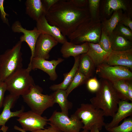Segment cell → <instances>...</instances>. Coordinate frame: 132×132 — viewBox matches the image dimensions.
I'll use <instances>...</instances> for the list:
<instances>
[{
    "label": "cell",
    "mask_w": 132,
    "mask_h": 132,
    "mask_svg": "<svg viewBox=\"0 0 132 132\" xmlns=\"http://www.w3.org/2000/svg\"><path fill=\"white\" fill-rule=\"evenodd\" d=\"M45 16L49 23L57 27L65 36L71 35L91 17L88 7L78 6L71 0H58Z\"/></svg>",
    "instance_id": "cell-1"
},
{
    "label": "cell",
    "mask_w": 132,
    "mask_h": 132,
    "mask_svg": "<svg viewBox=\"0 0 132 132\" xmlns=\"http://www.w3.org/2000/svg\"><path fill=\"white\" fill-rule=\"evenodd\" d=\"M99 82L100 87L95 96L90 99L91 103L96 108L102 110L104 116L112 117L121 100L111 82L101 78Z\"/></svg>",
    "instance_id": "cell-2"
},
{
    "label": "cell",
    "mask_w": 132,
    "mask_h": 132,
    "mask_svg": "<svg viewBox=\"0 0 132 132\" xmlns=\"http://www.w3.org/2000/svg\"><path fill=\"white\" fill-rule=\"evenodd\" d=\"M22 43L19 41L0 55V81H4L13 73L22 68Z\"/></svg>",
    "instance_id": "cell-3"
},
{
    "label": "cell",
    "mask_w": 132,
    "mask_h": 132,
    "mask_svg": "<svg viewBox=\"0 0 132 132\" xmlns=\"http://www.w3.org/2000/svg\"><path fill=\"white\" fill-rule=\"evenodd\" d=\"M27 68H22L13 73L4 81L10 94L19 97L27 93L35 85Z\"/></svg>",
    "instance_id": "cell-4"
},
{
    "label": "cell",
    "mask_w": 132,
    "mask_h": 132,
    "mask_svg": "<svg viewBox=\"0 0 132 132\" xmlns=\"http://www.w3.org/2000/svg\"><path fill=\"white\" fill-rule=\"evenodd\" d=\"M101 31L102 24L100 22L91 17L68 37L70 42L75 44L83 42L96 44L99 42Z\"/></svg>",
    "instance_id": "cell-5"
},
{
    "label": "cell",
    "mask_w": 132,
    "mask_h": 132,
    "mask_svg": "<svg viewBox=\"0 0 132 132\" xmlns=\"http://www.w3.org/2000/svg\"><path fill=\"white\" fill-rule=\"evenodd\" d=\"M74 114L81 120L83 130L89 131L92 126H96L100 131L106 124L103 111L96 108L91 103L81 104Z\"/></svg>",
    "instance_id": "cell-6"
},
{
    "label": "cell",
    "mask_w": 132,
    "mask_h": 132,
    "mask_svg": "<svg viewBox=\"0 0 132 132\" xmlns=\"http://www.w3.org/2000/svg\"><path fill=\"white\" fill-rule=\"evenodd\" d=\"M42 91V88L34 85L22 96L31 110L41 115L46 110L55 104L52 95L44 94Z\"/></svg>",
    "instance_id": "cell-7"
},
{
    "label": "cell",
    "mask_w": 132,
    "mask_h": 132,
    "mask_svg": "<svg viewBox=\"0 0 132 132\" xmlns=\"http://www.w3.org/2000/svg\"><path fill=\"white\" fill-rule=\"evenodd\" d=\"M49 123L63 132H80L83 124L74 114L70 117L61 112L55 111L48 119Z\"/></svg>",
    "instance_id": "cell-8"
},
{
    "label": "cell",
    "mask_w": 132,
    "mask_h": 132,
    "mask_svg": "<svg viewBox=\"0 0 132 132\" xmlns=\"http://www.w3.org/2000/svg\"><path fill=\"white\" fill-rule=\"evenodd\" d=\"M97 74L111 83L120 80H130L132 73L129 68L121 66H110L103 64L97 67Z\"/></svg>",
    "instance_id": "cell-9"
},
{
    "label": "cell",
    "mask_w": 132,
    "mask_h": 132,
    "mask_svg": "<svg viewBox=\"0 0 132 132\" xmlns=\"http://www.w3.org/2000/svg\"><path fill=\"white\" fill-rule=\"evenodd\" d=\"M17 121L24 131L31 132L43 129L49 121L48 119L31 110L23 112Z\"/></svg>",
    "instance_id": "cell-10"
},
{
    "label": "cell",
    "mask_w": 132,
    "mask_h": 132,
    "mask_svg": "<svg viewBox=\"0 0 132 132\" xmlns=\"http://www.w3.org/2000/svg\"><path fill=\"white\" fill-rule=\"evenodd\" d=\"M12 31L14 33H22L23 34L20 38V41L26 42L30 47L31 52L30 62L34 57V50L37 40L41 34L36 27L32 30H29L24 28L21 23L18 21H15L11 27Z\"/></svg>",
    "instance_id": "cell-11"
},
{
    "label": "cell",
    "mask_w": 132,
    "mask_h": 132,
    "mask_svg": "<svg viewBox=\"0 0 132 132\" xmlns=\"http://www.w3.org/2000/svg\"><path fill=\"white\" fill-rule=\"evenodd\" d=\"M64 60L59 58L57 60L48 61L42 58L33 57L29 63L27 68L30 71L36 69H40L49 75L50 80L54 81L57 77L55 71L56 67Z\"/></svg>",
    "instance_id": "cell-12"
},
{
    "label": "cell",
    "mask_w": 132,
    "mask_h": 132,
    "mask_svg": "<svg viewBox=\"0 0 132 132\" xmlns=\"http://www.w3.org/2000/svg\"><path fill=\"white\" fill-rule=\"evenodd\" d=\"M58 43L53 37L41 34L36 44L33 57L47 60L50 56V52Z\"/></svg>",
    "instance_id": "cell-13"
},
{
    "label": "cell",
    "mask_w": 132,
    "mask_h": 132,
    "mask_svg": "<svg viewBox=\"0 0 132 132\" xmlns=\"http://www.w3.org/2000/svg\"><path fill=\"white\" fill-rule=\"evenodd\" d=\"M105 64L110 66H121L132 69V49L126 51H112Z\"/></svg>",
    "instance_id": "cell-14"
},
{
    "label": "cell",
    "mask_w": 132,
    "mask_h": 132,
    "mask_svg": "<svg viewBox=\"0 0 132 132\" xmlns=\"http://www.w3.org/2000/svg\"><path fill=\"white\" fill-rule=\"evenodd\" d=\"M132 115V102L121 100L118 104L117 110L112 117L111 121L106 124L105 127L108 131L119 125V123L127 117Z\"/></svg>",
    "instance_id": "cell-15"
},
{
    "label": "cell",
    "mask_w": 132,
    "mask_h": 132,
    "mask_svg": "<svg viewBox=\"0 0 132 132\" xmlns=\"http://www.w3.org/2000/svg\"><path fill=\"white\" fill-rule=\"evenodd\" d=\"M36 22V27L41 34L49 35L54 37L58 43L62 44L67 41L66 36L57 27L49 23L45 16L41 17Z\"/></svg>",
    "instance_id": "cell-16"
},
{
    "label": "cell",
    "mask_w": 132,
    "mask_h": 132,
    "mask_svg": "<svg viewBox=\"0 0 132 132\" xmlns=\"http://www.w3.org/2000/svg\"><path fill=\"white\" fill-rule=\"evenodd\" d=\"M19 97L10 94L4 99L3 105V110L0 114V126L5 125L9 119L12 117H19L24 112L23 107L21 110L12 112L11 109Z\"/></svg>",
    "instance_id": "cell-17"
},
{
    "label": "cell",
    "mask_w": 132,
    "mask_h": 132,
    "mask_svg": "<svg viewBox=\"0 0 132 132\" xmlns=\"http://www.w3.org/2000/svg\"><path fill=\"white\" fill-rule=\"evenodd\" d=\"M25 5L26 13L36 21L42 16H45L47 12L41 0H27Z\"/></svg>",
    "instance_id": "cell-18"
},
{
    "label": "cell",
    "mask_w": 132,
    "mask_h": 132,
    "mask_svg": "<svg viewBox=\"0 0 132 132\" xmlns=\"http://www.w3.org/2000/svg\"><path fill=\"white\" fill-rule=\"evenodd\" d=\"M88 49V42H84L82 44L77 45L67 41L63 44L60 52L64 58H67L70 56L74 57L87 53Z\"/></svg>",
    "instance_id": "cell-19"
},
{
    "label": "cell",
    "mask_w": 132,
    "mask_h": 132,
    "mask_svg": "<svg viewBox=\"0 0 132 132\" xmlns=\"http://www.w3.org/2000/svg\"><path fill=\"white\" fill-rule=\"evenodd\" d=\"M89 49L87 54L97 67L105 63L110 53L103 50L97 43H88Z\"/></svg>",
    "instance_id": "cell-20"
},
{
    "label": "cell",
    "mask_w": 132,
    "mask_h": 132,
    "mask_svg": "<svg viewBox=\"0 0 132 132\" xmlns=\"http://www.w3.org/2000/svg\"><path fill=\"white\" fill-rule=\"evenodd\" d=\"M74 57L75 61L73 66L69 72L64 74V78L63 81L60 84L51 86L50 87V89L55 91L58 90H66L67 89L78 70L80 55Z\"/></svg>",
    "instance_id": "cell-21"
},
{
    "label": "cell",
    "mask_w": 132,
    "mask_h": 132,
    "mask_svg": "<svg viewBox=\"0 0 132 132\" xmlns=\"http://www.w3.org/2000/svg\"><path fill=\"white\" fill-rule=\"evenodd\" d=\"M55 104H58L61 109V112L69 116V110L72 107V103L67 99L66 90H58L54 91L52 94Z\"/></svg>",
    "instance_id": "cell-22"
},
{
    "label": "cell",
    "mask_w": 132,
    "mask_h": 132,
    "mask_svg": "<svg viewBox=\"0 0 132 132\" xmlns=\"http://www.w3.org/2000/svg\"><path fill=\"white\" fill-rule=\"evenodd\" d=\"M112 51H123L132 49L131 41L112 32L109 36Z\"/></svg>",
    "instance_id": "cell-23"
},
{
    "label": "cell",
    "mask_w": 132,
    "mask_h": 132,
    "mask_svg": "<svg viewBox=\"0 0 132 132\" xmlns=\"http://www.w3.org/2000/svg\"><path fill=\"white\" fill-rule=\"evenodd\" d=\"M122 16L121 10L114 11L110 18L105 21L102 24V30L108 36L112 33Z\"/></svg>",
    "instance_id": "cell-24"
},
{
    "label": "cell",
    "mask_w": 132,
    "mask_h": 132,
    "mask_svg": "<svg viewBox=\"0 0 132 132\" xmlns=\"http://www.w3.org/2000/svg\"><path fill=\"white\" fill-rule=\"evenodd\" d=\"M95 66L93 61L87 53L80 55L78 70L88 79L91 76Z\"/></svg>",
    "instance_id": "cell-25"
},
{
    "label": "cell",
    "mask_w": 132,
    "mask_h": 132,
    "mask_svg": "<svg viewBox=\"0 0 132 132\" xmlns=\"http://www.w3.org/2000/svg\"><path fill=\"white\" fill-rule=\"evenodd\" d=\"M130 81L120 80L111 83L121 100L129 101L127 92Z\"/></svg>",
    "instance_id": "cell-26"
},
{
    "label": "cell",
    "mask_w": 132,
    "mask_h": 132,
    "mask_svg": "<svg viewBox=\"0 0 132 132\" xmlns=\"http://www.w3.org/2000/svg\"><path fill=\"white\" fill-rule=\"evenodd\" d=\"M126 5L121 0H108L106 1L104 8L106 13L110 15L113 11L120 10H126Z\"/></svg>",
    "instance_id": "cell-27"
},
{
    "label": "cell",
    "mask_w": 132,
    "mask_h": 132,
    "mask_svg": "<svg viewBox=\"0 0 132 132\" xmlns=\"http://www.w3.org/2000/svg\"><path fill=\"white\" fill-rule=\"evenodd\" d=\"M87 79L84 74L77 70L66 90L67 97H68L69 94L73 90L83 83Z\"/></svg>",
    "instance_id": "cell-28"
},
{
    "label": "cell",
    "mask_w": 132,
    "mask_h": 132,
    "mask_svg": "<svg viewBox=\"0 0 132 132\" xmlns=\"http://www.w3.org/2000/svg\"><path fill=\"white\" fill-rule=\"evenodd\" d=\"M108 131L110 132H132V116L125 118L120 125L111 128Z\"/></svg>",
    "instance_id": "cell-29"
},
{
    "label": "cell",
    "mask_w": 132,
    "mask_h": 132,
    "mask_svg": "<svg viewBox=\"0 0 132 132\" xmlns=\"http://www.w3.org/2000/svg\"><path fill=\"white\" fill-rule=\"evenodd\" d=\"M132 31L129 28L119 22L113 33L131 41L132 40Z\"/></svg>",
    "instance_id": "cell-30"
},
{
    "label": "cell",
    "mask_w": 132,
    "mask_h": 132,
    "mask_svg": "<svg viewBox=\"0 0 132 132\" xmlns=\"http://www.w3.org/2000/svg\"><path fill=\"white\" fill-rule=\"evenodd\" d=\"M98 43L105 51L110 53L112 52L109 37L102 30L100 40Z\"/></svg>",
    "instance_id": "cell-31"
},
{
    "label": "cell",
    "mask_w": 132,
    "mask_h": 132,
    "mask_svg": "<svg viewBox=\"0 0 132 132\" xmlns=\"http://www.w3.org/2000/svg\"><path fill=\"white\" fill-rule=\"evenodd\" d=\"M100 0H88V10L91 19L94 20L97 17Z\"/></svg>",
    "instance_id": "cell-32"
},
{
    "label": "cell",
    "mask_w": 132,
    "mask_h": 132,
    "mask_svg": "<svg viewBox=\"0 0 132 132\" xmlns=\"http://www.w3.org/2000/svg\"><path fill=\"white\" fill-rule=\"evenodd\" d=\"M87 86L88 90L92 92L96 93L100 86L99 81L95 77L88 79L87 82Z\"/></svg>",
    "instance_id": "cell-33"
},
{
    "label": "cell",
    "mask_w": 132,
    "mask_h": 132,
    "mask_svg": "<svg viewBox=\"0 0 132 132\" xmlns=\"http://www.w3.org/2000/svg\"><path fill=\"white\" fill-rule=\"evenodd\" d=\"M4 0H0V17L3 22L9 26L10 24L9 21L6 17V16H8L9 14L7 13L5 11L4 7Z\"/></svg>",
    "instance_id": "cell-34"
},
{
    "label": "cell",
    "mask_w": 132,
    "mask_h": 132,
    "mask_svg": "<svg viewBox=\"0 0 132 132\" xmlns=\"http://www.w3.org/2000/svg\"><path fill=\"white\" fill-rule=\"evenodd\" d=\"M6 90V87L4 82L0 81V109L3 105L4 95Z\"/></svg>",
    "instance_id": "cell-35"
},
{
    "label": "cell",
    "mask_w": 132,
    "mask_h": 132,
    "mask_svg": "<svg viewBox=\"0 0 132 132\" xmlns=\"http://www.w3.org/2000/svg\"><path fill=\"white\" fill-rule=\"evenodd\" d=\"M119 22L132 31V21L129 17L123 16L122 15Z\"/></svg>",
    "instance_id": "cell-36"
},
{
    "label": "cell",
    "mask_w": 132,
    "mask_h": 132,
    "mask_svg": "<svg viewBox=\"0 0 132 132\" xmlns=\"http://www.w3.org/2000/svg\"><path fill=\"white\" fill-rule=\"evenodd\" d=\"M50 126L47 128L41 129L31 132H63L52 125L49 123Z\"/></svg>",
    "instance_id": "cell-37"
},
{
    "label": "cell",
    "mask_w": 132,
    "mask_h": 132,
    "mask_svg": "<svg viewBox=\"0 0 132 132\" xmlns=\"http://www.w3.org/2000/svg\"><path fill=\"white\" fill-rule=\"evenodd\" d=\"M58 0H42L47 11Z\"/></svg>",
    "instance_id": "cell-38"
},
{
    "label": "cell",
    "mask_w": 132,
    "mask_h": 132,
    "mask_svg": "<svg viewBox=\"0 0 132 132\" xmlns=\"http://www.w3.org/2000/svg\"><path fill=\"white\" fill-rule=\"evenodd\" d=\"M76 6L80 7H88V0H71Z\"/></svg>",
    "instance_id": "cell-39"
},
{
    "label": "cell",
    "mask_w": 132,
    "mask_h": 132,
    "mask_svg": "<svg viewBox=\"0 0 132 132\" xmlns=\"http://www.w3.org/2000/svg\"><path fill=\"white\" fill-rule=\"evenodd\" d=\"M128 95L129 101L132 102V80L130 81L128 90Z\"/></svg>",
    "instance_id": "cell-40"
},
{
    "label": "cell",
    "mask_w": 132,
    "mask_h": 132,
    "mask_svg": "<svg viewBox=\"0 0 132 132\" xmlns=\"http://www.w3.org/2000/svg\"><path fill=\"white\" fill-rule=\"evenodd\" d=\"M90 132H99L98 128L96 126H92L90 129Z\"/></svg>",
    "instance_id": "cell-41"
},
{
    "label": "cell",
    "mask_w": 132,
    "mask_h": 132,
    "mask_svg": "<svg viewBox=\"0 0 132 132\" xmlns=\"http://www.w3.org/2000/svg\"><path fill=\"white\" fill-rule=\"evenodd\" d=\"M8 128V127L4 125L2 126L1 130L3 132H7Z\"/></svg>",
    "instance_id": "cell-42"
},
{
    "label": "cell",
    "mask_w": 132,
    "mask_h": 132,
    "mask_svg": "<svg viewBox=\"0 0 132 132\" xmlns=\"http://www.w3.org/2000/svg\"><path fill=\"white\" fill-rule=\"evenodd\" d=\"M14 128L15 130L20 131L22 132H26L25 131L16 126H14Z\"/></svg>",
    "instance_id": "cell-43"
},
{
    "label": "cell",
    "mask_w": 132,
    "mask_h": 132,
    "mask_svg": "<svg viewBox=\"0 0 132 132\" xmlns=\"http://www.w3.org/2000/svg\"><path fill=\"white\" fill-rule=\"evenodd\" d=\"M80 132H89V131L88 130L84 129L83 131H82Z\"/></svg>",
    "instance_id": "cell-44"
},
{
    "label": "cell",
    "mask_w": 132,
    "mask_h": 132,
    "mask_svg": "<svg viewBox=\"0 0 132 132\" xmlns=\"http://www.w3.org/2000/svg\"><path fill=\"white\" fill-rule=\"evenodd\" d=\"M0 130H1V129H0Z\"/></svg>",
    "instance_id": "cell-45"
}]
</instances>
